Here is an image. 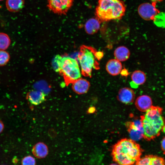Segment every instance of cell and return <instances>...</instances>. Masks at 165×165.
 <instances>
[{
    "label": "cell",
    "mask_w": 165,
    "mask_h": 165,
    "mask_svg": "<svg viewBox=\"0 0 165 165\" xmlns=\"http://www.w3.org/2000/svg\"><path fill=\"white\" fill-rule=\"evenodd\" d=\"M142 150L140 145L131 139H122L112 147L113 161L119 165H134L141 158Z\"/></svg>",
    "instance_id": "6da1fadb"
},
{
    "label": "cell",
    "mask_w": 165,
    "mask_h": 165,
    "mask_svg": "<svg viewBox=\"0 0 165 165\" xmlns=\"http://www.w3.org/2000/svg\"><path fill=\"white\" fill-rule=\"evenodd\" d=\"M145 112L140 117L144 130L143 138L150 140L159 134L165 126V122L160 108L152 106Z\"/></svg>",
    "instance_id": "7a4b0ae2"
},
{
    "label": "cell",
    "mask_w": 165,
    "mask_h": 165,
    "mask_svg": "<svg viewBox=\"0 0 165 165\" xmlns=\"http://www.w3.org/2000/svg\"><path fill=\"white\" fill-rule=\"evenodd\" d=\"M126 7L121 0H98L96 14L101 21L121 19L124 15Z\"/></svg>",
    "instance_id": "3957f363"
},
{
    "label": "cell",
    "mask_w": 165,
    "mask_h": 165,
    "mask_svg": "<svg viewBox=\"0 0 165 165\" xmlns=\"http://www.w3.org/2000/svg\"><path fill=\"white\" fill-rule=\"evenodd\" d=\"M103 55L102 52H97L91 47H82L77 60L82 74L86 76L91 77L93 69L100 68L98 61L102 57Z\"/></svg>",
    "instance_id": "277c9868"
},
{
    "label": "cell",
    "mask_w": 165,
    "mask_h": 165,
    "mask_svg": "<svg viewBox=\"0 0 165 165\" xmlns=\"http://www.w3.org/2000/svg\"><path fill=\"white\" fill-rule=\"evenodd\" d=\"M60 72L67 84L81 78L82 74L77 60L68 56L62 57Z\"/></svg>",
    "instance_id": "5b68a950"
},
{
    "label": "cell",
    "mask_w": 165,
    "mask_h": 165,
    "mask_svg": "<svg viewBox=\"0 0 165 165\" xmlns=\"http://www.w3.org/2000/svg\"><path fill=\"white\" fill-rule=\"evenodd\" d=\"M47 6L53 13L65 15L72 5L74 0H47Z\"/></svg>",
    "instance_id": "8992f818"
},
{
    "label": "cell",
    "mask_w": 165,
    "mask_h": 165,
    "mask_svg": "<svg viewBox=\"0 0 165 165\" xmlns=\"http://www.w3.org/2000/svg\"><path fill=\"white\" fill-rule=\"evenodd\" d=\"M138 11L140 17L146 20H154L160 12L159 10L156 7L155 3H142L138 7Z\"/></svg>",
    "instance_id": "52a82bcc"
},
{
    "label": "cell",
    "mask_w": 165,
    "mask_h": 165,
    "mask_svg": "<svg viewBox=\"0 0 165 165\" xmlns=\"http://www.w3.org/2000/svg\"><path fill=\"white\" fill-rule=\"evenodd\" d=\"M125 126L132 140L138 141L143 138L144 130L140 119L127 121Z\"/></svg>",
    "instance_id": "ba28073f"
},
{
    "label": "cell",
    "mask_w": 165,
    "mask_h": 165,
    "mask_svg": "<svg viewBox=\"0 0 165 165\" xmlns=\"http://www.w3.org/2000/svg\"><path fill=\"white\" fill-rule=\"evenodd\" d=\"M135 97V93L132 89L128 87H123L119 90L117 96L118 101L125 104L132 103Z\"/></svg>",
    "instance_id": "9c48e42d"
},
{
    "label": "cell",
    "mask_w": 165,
    "mask_h": 165,
    "mask_svg": "<svg viewBox=\"0 0 165 165\" xmlns=\"http://www.w3.org/2000/svg\"><path fill=\"white\" fill-rule=\"evenodd\" d=\"M135 165H165V159L153 155H147L140 158Z\"/></svg>",
    "instance_id": "30bf717a"
},
{
    "label": "cell",
    "mask_w": 165,
    "mask_h": 165,
    "mask_svg": "<svg viewBox=\"0 0 165 165\" xmlns=\"http://www.w3.org/2000/svg\"><path fill=\"white\" fill-rule=\"evenodd\" d=\"M90 86V83L87 80L81 77L72 83V88L75 93L82 94L86 93Z\"/></svg>",
    "instance_id": "8fae6325"
},
{
    "label": "cell",
    "mask_w": 165,
    "mask_h": 165,
    "mask_svg": "<svg viewBox=\"0 0 165 165\" xmlns=\"http://www.w3.org/2000/svg\"><path fill=\"white\" fill-rule=\"evenodd\" d=\"M135 104L139 111L145 112L152 106V101L149 96L144 95L137 97Z\"/></svg>",
    "instance_id": "7c38bea8"
},
{
    "label": "cell",
    "mask_w": 165,
    "mask_h": 165,
    "mask_svg": "<svg viewBox=\"0 0 165 165\" xmlns=\"http://www.w3.org/2000/svg\"><path fill=\"white\" fill-rule=\"evenodd\" d=\"M27 99L31 104L38 105L44 101L45 94L42 91L38 90H32L27 94Z\"/></svg>",
    "instance_id": "4fadbf2b"
},
{
    "label": "cell",
    "mask_w": 165,
    "mask_h": 165,
    "mask_svg": "<svg viewBox=\"0 0 165 165\" xmlns=\"http://www.w3.org/2000/svg\"><path fill=\"white\" fill-rule=\"evenodd\" d=\"M105 68L106 71L110 75L116 76L121 72L122 65L121 62L116 59H111L107 62Z\"/></svg>",
    "instance_id": "5bb4252c"
},
{
    "label": "cell",
    "mask_w": 165,
    "mask_h": 165,
    "mask_svg": "<svg viewBox=\"0 0 165 165\" xmlns=\"http://www.w3.org/2000/svg\"><path fill=\"white\" fill-rule=\"evenodd\" d=\"M32 152L34 156L38 159H43L48 155L49 150L47 146L43 142H38L33 147Z\"/></svg>",
    "instance_id": "9a60e30c"
},
{
    "label": "cell",
    "mask_w": 165,
    "mask_h": 165,
    "mask_svg": "<svg viewBox=\"0 0 165 165\" xmlns=\"http://www.w3.org/2000/svg\"><path fill=\"white\" fill-rule=\"evenodd\" d=\"M131 78L132 80L131 86L134 88H137L138 86L143 84L146 79L145 73L140 70L134 71L131 75Z\"/></svg>",
    "instance_id": "2e32d148"
},
{
    "label": "cell",
    "mask_w": 165,
    "mask_h": 165,
    "mask_svg": "<svg viewBox=\"0 0 165 165\" xmlns=\"http://www.w3.org/2000/svg\"><path fill=\"white\" fill-rule=\"evenodd\" d=\"M100 26V21L98 18H91L86 21L85 24L84 28L87 34L93 35L98 31Z\"/></svg>",
    "instance_id": "e0dca14e"
},
{
    "label": "cell",
    "mask_w": 165,
    "mask_h": 165,
    "mask_svg": "<svg viewBox=\"0 0 165 165\" xmlns=\"http://www.w3.org/2000/svg\"><path fill=\"white\" fill-rule=\"evenodd\" d=\"M116 59L119 61H124L129 58L130 52L129 49L124 46L117 47L115 50L114 53Z\"/></svg>",
    "instance_id": "ac0fdd59"
},
{
    "label": "cell",
    "mask_w": 165,
    "mask_h": 165,
    "mask_svg": "<svg viewBox=\"0 0 165 165\" xmlns=\"http://www.w3.org/2000/svg\"><path fill=\"white\" fill-rule=\"evenodd\" d=\"M24 4V0H6V5L9 12H16L23 8Z\"/></svg>",
    "instance_id": "d6986e66"
},
{
    "label": "cell",
    "mask_w": 165,
    "mask_h": 165,
    "mask_svg": "<svg viewBox=\"0 0 165 165\" xmlns=\"http://www.w3.org/2000/svg\"><path fill=\"white\" fill-rule=\"evenodd\" d=\"M11 40L9 36L3 32H0V51L5 50L9 46Z\"/></svg>",
    "instance_id": "ffe728a7"
},
{
    "label": "cell",
    "mask_w": 165,
    "mask_h": 165,
    "mask_svg": "<svg viewBox=\"0 0 165 165\" xmlns=\"http://www.w3.org/2000/svg\"><path fill=\"white\" fill-rule=\"evenodd\" d=\"M62 58L61 56L57 55L54 57L52 60V67L54 70L56 72H60Z\"/></svg>",
    "instance_id": "44dd1931"
},
{
    "label": "cell",
    "mask_w": 165,
    "mask_h": 165,
    "mask_svg": "<svg viewBox=\"0 0 165 165\" xmlns=\"http://www.w3.org/2000/svg\"><path fill=\"white\" fill-rule=\"evenodd\" d=\"M10 58V56L8 52L5 50L0 51V66L6 65Z\"/></svg>",
    "instance_id": "7402d4cb"
},
{
    "label": "cell",
    "mask_w": 165,
    "mask_h": 165,
    "mask_svg": "<svg viewBox=\"0 0 165 165\" xmlns=\"http://www.w3.org/2000/svg\"><path fill=\"white\" fill-rule=\"evenodd\" d=\"M36 162L35 158L30 155L24 157L21 161L22 165H36Z\"/></svg>",
    "instance_id": "603a6c76"
},
{
    "label": "cell",
    "mask_w": 165,
    "mask_h": 165,
    "mask_svg": "<svg viewBox=\"0 0 165 165\" xmlns=\"http://www.w3.org/2000/svg\"><path fill=\"white\" fill-rule=\"evenodd\" d=\"M161 146L162 151L164 153H165V137L163 138L161 141Z\"/></svg>",
    "instance_id": "cb8c5ba5"
},
{
    "label": "cell",
    "mask_w": 165,
    "mask_h": 165,
    "mask_svg": "<svg viewBox=\"0 0 165 165\" xmlns=\"http://www.w3.org/2000/svg\"><path fill=\"white\" fill-rule=\"evenodd\" d=\"M4 127V124L2 121L0 119V134L3 131Z\"/></svg>",
    "instance_id": "d4e9b609"
},
{
    "label": "cell",
    "mask_w": 165,
    "mask_h": 165,
    "mask_svg": "<svg viewBox=\"0 0 165 165\" xmlns=\"http://www.w3.org/2000/svg\"><path fill=\"white\" fill-rule=\"evenodd\" d=\"M153 3H156L157 2H161L163 0H150Z\"/></svg>",
    "instance_id": "484cf974"
},
{
    "label": "cell",
    "mask_w": 165,
    "mask_h": 165,
    "mask_svg": "<svg viewBox=\"0 0 165 165\" xmlns=\"http://www.w3.org/2000/svg\"><path fill=\"white\" fill-rule=\"evenodd\" d=\"M109 165H119V164H115V163H112L110 164Z\"/></svg>",
    "instance_id": "4316f807"
},
{
    "label": "cell",
    "mask_w": 165,
    "mask_h": 165,
    "mask_svg": "<svg viewBox=\"0 0 165 165\" xmlns=\"http://www.w3.org/2000/svg\"><path fill=\"white\" fill-rule=\"evenodd\" d=\"M2 0H0V1H2Z\"/></svg>",
    "instance_id": "83f0119b"
}]
</instances>
